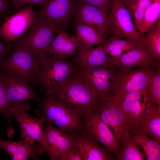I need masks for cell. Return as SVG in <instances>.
<instances>
[{
  "instance_id": "obj_1",
  "label": "cell",
  "mask_w": 160,
  "mask_h": 160,
  "mask_svg": "<svg viewBox=\"0 0 160 160\" xmlns=\"http://www.w3.org/2000/svg\"><path fill=\"white\" fill-rule=\"evenodd\" d=\"M44 96L61 100L75 109L82 117L89 112L98 110L101 99L76 72Z\"/></svg>"
},
{
  "instance_id": "obj_2",
  "label": "cell",
  "mask_w": 160,
  "mask_h": 160,
  "mask_svg": "<svg viewBox=\"0 0 160 160\" xmlns=\"http://www.w3.org/2000/svg\"><path fill=\"white\" fill-rule=\"evenodd\" d=\"M35 111L45 122L57 126L62 131L71 134L80 132L84 127L82 117L69 105L59 100L44 96Z\"/></svg>"
},
{
  "instance_id": "obj_3",
  "label": "cell",
  "mask_w": 160,
  "mask_h": 160,
  "mask_svg": "<svg viewBox=\"0 0 160 160\" xmlns=\"http://www.w3.org/2000/svg\"><path fill=\"white\" fill-rule=\"evenodd\" d=\"M59 27L52 19L36 15L29 31L13 41L14 48L29 51L38 62L45 54L44 50L52 41Z\"/></svg>"
},
{
  "instance_id": "obj_4",
  "label": "cell",
  "mask_w": 160,
  "mask_h": 160,
  "mask_svg": "<svg viewBox=\"0 0 160 160\" xmlns=\"http://www.w3.org/2000/svg\"><path fill=\"white\" fill-rule=\"evenodd\" d=\"M35 76L37 87L44 93L57 87L76 73L77 65L73 61L62 60L45 54L40 58Z\"/></svg>"
},
{
  "instance_id": "obj_5",
  "label": "cell",
  "mask_w": 160,
  "mask_h": 160,
  "mask_svg": "<svg viewBox=\"0 0 160 160\" xmlns=\"http://www.w3.org/2000/svg\"><path fill=\"white\" fill-rule=\"evenodd\" d=\"M155 67L152 63L134 70L119 68L114 69L111 80V93L117 103L130 93L145 90Z\"/></svg>"
},
{
  "instance_id": "obj_6",
  "label": "cell",
  "mask_w": 160,
  "mask_h": 160,
  "mask_svg": "<svg viewBox=\"0 0 160 160\" xmlns=\"http://www.w3.org/2000/svg\"><path fill=\"white\" fill-rule=\"evenodd\" d=\"M118 105L127 118L132 135L138 130L141 123L154 114L159 105L151 102L145 89L127 94Z\"/></svg>"
},
{
  "instance_id": "obj_7",
  "label": "cell",
  "mask_w": 160,
  "mask_h": 160,
  "mask_svg": "<svg viewBox=\"0 0 160 160\" xmlns=\"http://www.w3.org/2000/svg\"><path fill=\"white\" fill-rule=\"evenodd\" d=\"M111 12L108 23L112 37L128 39L136 41H142L143 36L136 29L132 21L129 12L121 0H112Z\"/></svg>"
},
{
  "instance_id": "obj_8",
  "label": "cell",
  "mask_w": 160,
  "mask_h": 160,
  "mask_svg": "<svg viewBox=\"0 0 160 160\" xmlns=\"http://www.w3.org/2000/svg\"><path fill=\"white\" fill-rule=\"evenodd\" d=\"M101 99L98 110L100 116L114 130L121 149L122 143L132 137L127 118L119 109L111 92Z\"/></svg>"
},
{
  "instance_id": "obj_9",
  "label": "cell",
  "mask_w": 160,
  "mask_h": 160,
  "mask_svg": "<svg viewBox=\"0 0 160 160\" xmlns=\"http://www.w3.org/2000/svg\"><path fill=\"white\" fill-rule=\"evenodd\" d=\"M82 118L84 125L80 132L92 137L112 154L116 156L120 155L121 149L117 140L109 126L101 119L98 111L87 113Z\"/></svg>"
},
{
  "instance_id": "obj_10",
  "label": "cell",
  "mask_w": 160,
  "mask_h": 160,
  "mask_svg": "<svg viewBox=\"0 0 160 160\" xmlns=\"http://www.w3.org/2000/svg\"><path fill=\"white\" fill-rule=\"evenodd\" d=\"M0 82L12 107L28 100L41 101L25 78L0 69Z\"/></svg>"
},
{
  "instance_id": "obj_11",
  "label": "cell",
  "mask_w": 160,
  "mask_h": 160,
  "mask_svg": "<svg viewBox=\"0 0 160 160\" xmlns=\"http://www.w3.org/2000/svg\"><path fill=\"white\" fill-rule=\"evenodd\" d=\"M29 107L28 103L25 102L12 107L10 112L20 126V137L33 143L36 142L44 149L46 142L43 125L45 120L42 117L37 118L29 115L27 112Z\"/></svg>"
},
{
  "instance_id": "obj_12",
  "label": "cell",
  "mask_w": 160,
  "mask_h": 160,
  "mask_svg": "<svg viewBox=\"0 0 160 160\" xmlns=\"http://www.w3.org/2000/svg\"><path fill=\"white\" fill-rule=\"evenodd\" d=\"M15 49L14 52L0 64V69L25 78L37 87L35 76L38 62L29 51L19 48Z\"/></svg>"
},
{
  "instance_id": "obj_13",
  "label": "cell",
  "mask_w": 160,
  "mask_h": 160,
  "mask_svg": "<svg viewBox=\"0 0 160 160\" xmlns=\"http://www.w3.org/2000/svg\"><path fill=\"white\" fill-rule=\"evenodd\" d=\"M33 4H29L15 14L4 17L0 26V37L8 44L20 38L30 28L36 16Z\"/></svg>"
},
{
  "instance_id": "obj_14",
  "label": "cell",
  "mask_w": 160,
  "mask_h": 160,
  "mask_svg": "<svg viewBox=\"0 0 160 160\" xmlns=\"http://www.w3.org/2000/svg\"><path fill=\"white\" fill-rule=\"evenodd\" d=\"M114 70L109 66L78 68L76 73L101 98L111 92V80Z\"/></svg>"
},
{
  "instance_id": "obj_15",
  "label": "cell",
  "mask_w": 160,
  "mask_h": 160,
  "mask_svg": "<svg viewBox=\"0 0 160 160\" xmlns=\"http://www.w3.org/2000/svg\"><path fill=\"white\" fill-rule=\"evenodd\" d=\"M74 23L91 26L105 37L110 33L108 19L109 14L92 4L81 0L77 2Z\"/></svg>"
},
{
  "instance_id": "obj_16",
  "label": "cell",
  "mask_w": 160,
  "mask_h": 160,
  "mask_svg": "<svg viewBox=\"0 0 160 160\" xmlns=\"http://www.w3.org/2000/svg\"><path fill=\"white\" fill-rule=\"evenodd\" d=\"M77 4L75 0H47L36 15L51 19L65 29L74 18Z\"/></svg>"
},
{
  "instance_id": "obj_17",
  "label": "cell",
  "mask_w": 160,
  "mask_h": 160,
  "mask_svg": "<svg viewBox=\"0 0 160 160\" xmlns=\"http://www.w3.org/2000/svg\"><path fill=\"white\" fill-rule=\"evenodd\" d=\"M46 146L44 149L51 160L58 159L73 145L71 134L63 132L47 122L44 127Z\"/></svg>"
},
{
  "instance_id": "obj_18",
  "label": "cell",
  "mask_w": 160,
  "mask_h": 160,
  "mask_svg": "<svg viewBox=\"0 0 160 160\" xmlns=\"http://www.w3.org/2000/svg\"><path fill=\"white\" fill-rule=\"evenodd\" d=\"M56 33V37L45 49L44 53L48 57L65 60L75 53L81 43L76 35L69 34L63 27H59Z\"/></svg>"
},
{
  "instance_id": "obj_19",
  "label": "cell",
  "mask_w": 160,
  "mask_h": 160,
  "mask_svg": "<svg viewBox=\"0 0 160 160\" xmlns=\"http://www.w3.org/2000/svg\"><path fill=\"white\" fill-rule=\"evenodd\" d=\"M108 57L109 66L113 69L118 68L129 69L148 66L157 60L151 56L142 41L139 46L135 49L119 56Z\"/></svg>"
},
{
  "instance_id": "obj_20",
  "label": "cell",
  "mask_w": 160,
  "mask_h": 160,
  "mask_svg": "<svg viewBox=\"0 0 160 160\" xmlns=\"http://www.w3.org/2000/svg\"><path fill=\"white\" fill-rule=\"evenodd\" d=\"M73 143L79 150L83 160H112L113 154L92 137L80 132L72 134Z\"/></svg>"
},
{
  "instance_id": "obj_21",
  "label": "cell",
  "mask_w": 160,
  "mask_h": 160,
  "mask_svg": "<svg viewBox=\"0 0 160 160\" xmlns=\"http://www.w3.org/2000/svg\"><path fill=\"white\" fill-rule=\"evenodd\" d=\"M0 148L5 151L12 160H37V154L45 151L41 145L35 144L26 138L18 141H9L0 138Z\"/></svg>"
},
{
  "instance_id": "obj_22",
  "label": "cell",
  "mask_w": 160,
  "mask_h": 160,
  "mask_svg": "<svg viewBox=\"0 0 160 160\" xmlns=\"http://www.w3.org/2000/svg\"><path fill=\"white\" fill-rule=\"evenodd\" d=\"M77 51L75 61L78 68L109 66V59L103 45L86 48L81 44Z\"/></svg>"
},
{
  "instance_id": "obj_23",
  "label": "cell",
  "mask_w": 160,
  "mask_h": 160,
  "mask_svg": "<svg viewBox=\"0 0 160 160\" xmlns=\"http://www.w3.org/2000/svg\"><path fill=\"white\" fill-rule=\"evenodd\" d=\"M75 25L76 38L85 48L102 45L106 41L105 36L91 26L80 23Z\"/></svg>"
},
{
  "instance_id": "obj_24",
  "label": "cell",
  "mask_w": 160,
  "mask_h": 160,
  "mask_svg": "<svg viewBox=\"0 0 160 160\" xmlns=\"http://www.w3.org/2000/svg\"><path fill=\"white\" fill-rule=\"evenodd\" d=\"M142 41H136L128 39H123L111 37L103 45L104 49L108 56L116 57L138 47Z\"/></svg>"
},
{
  "instance_id": "obj_25",
  "label": "cell",
  "mask_w": 160,
  "mask_h": 160,
  "mask_svg": "<svg viewBox=\"0 0 160 160\" xmlns=\"http://www.w3.org/2000/svg\"><path fill=\"white\" fill-rule=\"evenodd\" d=\"M132 138L137 146L142 148L148 160L160 159V142L149 138L146 134L137 131Z\"/></svg>"
},
{
  "instance_id": "obj_26",
  "label": "cell",
  "mask_w": 160,
  "mask_h": 160,
  "mask_svg": "<svg viewBox=\"0 0 160 160\" xmlns=\"http://www.w3.org/2000/svg\"><path fill=\"white\" fill-rule=\"evenodd\" d=\"M146 33L142 41L153 58L160 59V20Z\"/></svg>"
},
{
  "instance_id": "obj_27",
  "label": "cell",
  "mask_w": 160,
  "mask_h": 160,
  "mask_svg": "<svg viewBox=\"0 0 160 160\" xmlns=\"http://www.w3.org/2000/svg\"><path fill=\"white\" fill-rule=\"evenodd\" d=\"M160 18V1L153 2L144 14L138 31L143 36L158 22Z\"/></svg>"
},
{
  "instance_id": "obj_28",
  "label": "cell",
  "mask_w": 160,
  "mask_h": 160,
  "mask_svg": "<svg viewBox=\"0 0 160 160\" xmlns=\"http://www.w3.org/2000/svg\"><path fill=\"white\" fill-rule=\"evenodd\" d=\"M137 131L145 134L160 142V105L158 106L152 116L141 123Z\"/></svg>"
},
{
  "instance_id": "obj_29",
  "label": "cell",
  "mask_w": 160,
  "mask_h": 160,
  "mask_svg": "<svg viewBox=\"0 0 160 160\" xmlns=\"http://www.w3.org/2000/svg\"><path fill=\"white\" fill-rule=\"evenodd\" d=\"M121 153L116 156L115 159L118 160H143L145 156L140 151L132 137L123 141L121 145Z\"/></svg>"
},
{
  "instance_id": "obj_30",
  "label": "cell",
  "mask_w": 160,
  "mask_h": 160,
  "mask_svg": "<svg viewBox=\"0 0 160 160\" xmlns=\"http://www.w3.org/2000/svg\"><path fill=\"white\" fill-rule=\"evenodd\" d=\"M145 92L151 102L160 105V65H156L146 87Z\"/></svg>"
},
{
  "instance_id": "obj_31",
  "label": "cell",
  "mask_w": 160,
  "mask_h": 160,
  "mask_svg": "<svg viewBox=\"0 0 160 160\" xmlns=\"http://www.w3.org/2000/svg\"><path fill=\"white\" fill-rule=\"evenodd\" d=\"M12 107L9 102L4 89L0 82V114L4 116L8 124L7 135L10 137H12L15 135L14 129L12 125L10 108Z\"/></svg>"
},
{
  "instance_id": "obj_32",
  "label": "cell",
  "mask_w": 160,
  "mask_h": 160,
  "mask_svg": "<svg viewBox=\"0 0 160 160\" xmlns=\"http://www.w3.org/2000/svg\"><path fill=\"white\" fill-rule=\"evenodd\" d=\"M153 2L152 0H138L132 8L131 15L134 19L135 26L137 30L145 10Z\"/></svg>"
},
{
  "instance_id": "obj_33",
  "label": "cell",
  "mask_w": 160,
  "mask_h": 160,
  "mask_svg": "<svg viewBox=\"0 0 160 160\" xmlns=\"http://www.w3.org/2000/svg\"><path fill=\"white\" fill-rule=\"evenodd\" d=\"M47 0H12L11 5L13 11L16 13L23 9L27 4H33L43 7Z\"/></svg>"
},
{
  "instance_id": "obj_34",
  "label": "cell",
  "mask_w": 160,
  "mask_h": 160,
  "mask_svg": "<svg viewBox=\"0 0 160 160\" xmlns=\"http://www.w3.org/2000/svg\"><path fill=\"white\" fill-rule=\"evenodd\" d=\"M59 160H83L77 148L73 144L70 148L59 158Z\"/></svg>"
},
{
  "instance_id": "obj_35",
  "label": "cell",
  "mask_w": 160,
  "mask_h": 160,
  "mask_svg": "<svg viewBox=\"0 0 160 160\" xmlns=\"http://www.w3.org/2000/svg\"><path fill=\"white\" fill-rule=\"evenodd\" d=\"M94 5L109 14L111 0H81Z\"/></svg>"
},
{
  "instance_id": "obj_36",
  "label": "cell",
  "mask_w": 160,
  "mask_h": 160,
  "mask_svg": "<svg viewBox=\"0 0 160 160\" xmlns=\"http://www.w3.org/2000/svg\"><path fill=\"white\" fill-rule=\"evenodd\" d=\"M9 49V46H5L0 41V64L5 60L6 56L8 54Z\"/></svg>"
},
{
  "instance_id": "obj_37",
  "label": "cell",
  "mask_w": 160,
  "mask_h": 160,
  "mask_svg": "<svg viewBox=\"0 0 160 160\" xmlns=\"http://www.w3.org/2000/svg\"><path fill=\"white\" fill-rule=\"evenodd\" d=\"M9 11L8 0H0V15Z\"/></svg>"
},
{
  "instance_id": "obj_38",
  "label": "cell",
  "mask_w": 160,
  "mask_h": 160,
  "mask_svg": "<svg viewBox=\"0 0 160 160\" xmlns=\"http://www.w3.org/2000/svg\"><path fill=\"white\" fill-rule=\"evenodd\" d=\"M138 0H124V5L129 12L131 15L132 8Z\"/></svg>"
},
{
  "instance_id": "obj_39",
  "label": "cell",
  "mask_w": 160,
  "mask_h": 160,
  "mask_svg": "<svg viewBox=\"0 0 160 160\" xmlns=\"http://www.w3.org/2000/svg\"><path fill=\"white\" fill-rule=\"evenodd\" d=\"M152 0L153 2L160 1V0Z\"/></svg>"
}]
</instances>
